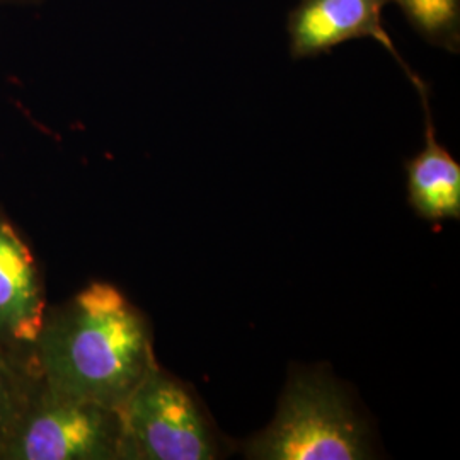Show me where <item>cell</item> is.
Masks as SVG:
<instances>
[{
    "instance_id": "cell-3",
    "label": "cell",
    "mask_w": 460,
    "mask_h": 460,
    "mask_svg": "<svg viewBox=\"0 0 460 460\" xmlns=\"http://www.w3.org/2000/svg\"><path fill=\"white\" fill-rule=\"evenodd\" d=\"M121 460H212L220 444L191 389L159 365L119 410Z\"/></svg>"
},
{
    "instance_id": "cell-4",
    "label": "cell",
    "mask_w": 460,
    "mask_h": 460,
    "mask_svg": "<svg viewBox=\"0 0 460 460\" xmlns=\"http://www.w3.org/2000/svg\"><path fill=\"white\" fill-rule=\"evenodd\" d=\"M118 410L57 393L38 378L0 460H121Z\"/></svg>"
},
{
    "instance_id": "cell-2",
    "label": "cell",
    "mask_w": 460,
    "mask_h": 460,
    "mask_svg": "<svg viewBox=\"0 0 460 460\" xmlns=\"http://www.w3.org/2000/svg\"><path fill=\"white\" fill-rule=\"evenodd\" d=\"M256 460L370 459L368 429L343 387L323 372H296L271 425L246 445Z\"/></svg>"
},
{
    "instance_id": "cell-8",
    "label": "cell",
    "mask_w": 460,
    "mask_h": 460,
    "mask_svg": "<svg viewBox=\"0 0 460 460\" xmlns=\"http://www.w3.org/2000/svg\"><path fill=\"white\" fill-rule=\"evenodd\" d=\"M33 358L0 345V452L38 384Z\"/></svg>"
},
{
    "instance_id": "cell-10",
    "label": "cell",
    "mask_w": 460,
    "mask_h": 460,
    "mask_svg": "<svg viewBox=\"0 0 460 460\" xmlns=\"http://www.w3.org/2000/svg\"><path fill=\"white\" fill-rule=\"evenodd\" d=\"M47 0H0V5H9V7H36L45 4Z\"/></svg>"
},
{
    "instance_id": "cell-1",
    "label": "cell",
    "mask_w": 460,
    "mask_h": 460,
    "mask_svg": "<svg viewBox=\"0 0 460 460\" xmlns=\"http://www.w3.org/2000/svg\"><path fill=\"white\" fill-rule=\"evenodd\" d=\"M31 357L49 389L118 411L157 367L146 315L104 281L47 307Z\"/></svg>"
},
{
    "instance_id": "cell-5",
    "label": "cell",
    "mask_w": 460,
    "mask_h": 460,
    "mask_svg": "<svg viewBox=\"0 0 460 460\" xmlns=\"http://www.w3.org/2000/svg\"><path fill=\"white\" fill-rule=\"evenodd\" d=\"M389 4L393 0H298L287 19L290 57L307 60L351 40H372L394 58L416 89L423 81L402 60L384 26Z\"/></svg>"
},
{
    "instance_id": "cell-9",
    "label": "cell",
    "mask_w": 460,
    "mask_h": 460,
    "mask_svg": "<svg viewBox=\"0 0 460 460\" xmlns=\"http://www.w3.org/2000/svg\"><path fill=\"white\" fill-rule=\"evenodd\" d=\"M425 43L460 51V0H393Z\"/></svg>"
},
{
    "instance_id": "cell-7",
    "label": "cell",
    "mask_w": 460,
    "mask_h": 460,
    "mask_svg": "<svg viewBox=\"0 0 460 460\" xmlns=\"http://www.w3.org/2000/svg\"><path fill=\"white\" fill-rule=\"evenodd\" d=\"M425 113V146L406 163L408 201L420 218L438 224L460 218V164L438 142L427 83L416 87Z\"/></svg>"
},
{
    "instance_id": "cell-6",
    "label": "cell",
    "mask_w": 460,
    "mask_h": 460,
    "mask_svg": "<svg viewBox=\"0 0 460 460\" xmlns=\"http://www.w3.org/2000/svg\"><path fill=\"white\" fill-rule=\"evenodd\" d=\"M47 307L33 252L0 214V345L31 357Z\"/></svg>"
}]
</instances>
